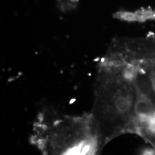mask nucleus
Masks as SVG:
<instances>
[{"mask_svg": "<svg viewBox=\"0 0 155 155\" xmlns=\"http://www.w3.org/2000/svg\"><path fill=\"white\" fill-rule=\"evenodd\" d=\"M134 48L141 60L155 61V34L134 40Z\"/></svg>", "mask_w": 155, "mask_h": 155, "instance_id": "obj_4", "label": "nucleus"}, {"mask_svg": "<svg viewBox=\"0 0 155 155\" xmlns=\"http://www.w3.org/2000/svg\"><path fill=\"white\" fill-rule=\"evenodd\" d=\"M138 91L155 107V61H128Z\"/></svg>", "mask_w": 155, "mask_h": 155, "instance_id": "obj_3", "label": "nucleus"}, {"mask_svg": "<svg viewBox=\"0 0 155 155\" xmlns=\"http://www.w3.org/2000/svg\"><path fill=\"white\" fill-rule=\"evenodd\" d=\"M94 97L90 113L103 148L121 134L135 133L138 91L129 63L107 52L98 62Z\"/></svg>", "mask_w": 155, "mask_h": 155, "instance_id": "obj_1", "label": "nucleus"}, {"mask_svg": "<svg viewBox=\"0 0 155 155\" xmlns=\"http://www.w3.org/2000/svg\"><path fill=\"white\" fill-rule=\"evenodd\" d=\"M30 141L44 155H96L103 149L90 112L69 116L51 107L39 113Z\"/></svg>", "mask_w": 155, "mask_h": 155, "instance_id": "obj_2", "label": "nucleus"}]
</instances>
